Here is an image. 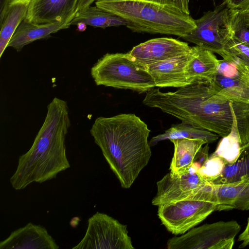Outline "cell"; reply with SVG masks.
<instances>
[{
	"label": "cell",
	"mask_w": 249,
	"mask_h": 249,
	"mask_svg": "<svg viewBox=\"0 0 249 249\" xmlns=\"http://www.w3.org/2000/svg\"><path fill=\"white\" fill-rule=\"evenodd\" d=\"M212 84L217 93L229 101L249 103V75L231 61L219 60Z\"/></svg>",
	"instance_id": "cell-11"
},
{
	"label": "cell",
	"mask_w": 249,
	"mask_h": 249,
	"mask_svg": "<svg viewBox=\"0 0 249 249\" xmlns=\"http://www.w3.org/2000/svg\"><path fill=\"white\" fill-rule=\"evenodd\" d=\"M233 37L249 45V27L243 15L237 10L233 23Z\"/></svg>",
	"instance_id": "cell-28"
},
{
	"label": "cell",
	"mask_w": 249,
	"mask_h": 249,
	"mask_svg": "<svg viewBox=\"0 0 249 249\" xmlns=\"http://www.w3.org/2000/svg\"><path fill=\"white\" fill-rule=\"evenodd\" d=\"M14 0H0V21L2 20L6 11Z\"/></svg>",
	"instance_id": "cell-33"
},
{
	"label": "cell",
	"mask_w": 249,
	"mask_h": 249,
	"mask_svg": "<svg viewBox=\"0 0 249 249\" xmlns=\"http://www.w3.org/2000/svg\"><path fill=\"white\" fill-rule=\"evenodd\" d=\"M79 0H30L25 20L35 24L71 22Z\"/></svg>",
	"instance_id": "cell-13"
},
{
	"label": "cell",
	"mask_w": 249,
	"mask_h": 249,
	"mask_svg": "<svg viewBox=\"0 0 249 249\" xmlns=\"http://www.w3.org/2000/svg\"><path fill=\"white\" fill-rule=\"evenodd\" d=\"M97 86L147 92L156 87L146 67L127 53H107L90 69Z\"/></svg>",
	"instance_id": "cell-5"
},
{
	"label": "cell",
	"mask_w": 249,
	"mask_h": 249,
	"mask_svg": "<svg viewBox=\"0 0 249 249\" xmlns=\"http://www.w3.org/2000/svg\"><path fill=\"white\" fill-rule=\"evenodd\" d=\"M217 206L216 211L249 210V178L228 184H213Z\"/></svg>",
	"instance_id": "cell-16"
},
{
	"label": "cell",
	"mask_w": 249,
	"mask_h": 249,
	"mask_svg": "<svg viewBox=\"0 0 249 249\" xmlns=\"http://www.w3.org/2000/svg\"><path fill=\"white\" fill-rule=\"evenodd\" d=\"M219 136L207 130L181 122L180 124H172L164 133L153 137L149 144L150 146H153L160 141L175 139H200L209 144L215 142Z\"/></svg>",
	"instance_id": "cell-22"
},
{
	"label": "cell",
	"mask_w": 249,
	"mask_h": 249,
	"mask_svg": "<svg viewBox=\"0 0 249 249\" xmlns=\"http://www.w3.org/2000/svg\"><path fill=\"white\" fill-rule=\"evenodd\" d=\"M191 47L186 42L171 37L151 39L134 46L127 53L146 66L189 53Z\"/></svg>",
	"instance_id": "cell-12"
},
{
	"label": "cell",
	"mask_w": 249,
	"mask_h": 249,
	"mask_svg": "<svg viewBox=\"0 0 249 249\" xmlns=\"http://www.w3.org/2000/svg\"><path fill=\"white\" fill-rule=\"evenodd\" d=\"M70 126L67 102L53 98L47 106L44 121L32 145L19 156L17 168L10 178L14 189L22 190L33 183L55 178L70 167L65 144Z\"/></svg>",
	"instance_id": "cell-2"
},
{
	"label": "cell",
	"mask_w": 249,
	"mask_h": 249,
	"mask_svg": "<svg viewBox=\"0 0 249 249\" xmlns=\"http://www.w3.org/2000/svg\"><path fill=\"white\" fill-rule=\"evenodd\" d=\"M231 111L233 123L231 131L228 135L222 137L215 151L212 154L222 158L226 164H232L237 160L241 154L242 147L235 115L232 109Z\"/></svg>",
	"instance_id": "cell-24"
},
{
	"label": "cell",
	"mask_w": 249,
	"mask_h": 249,
	"mask_svg": "<svg viewBox=\"0 0 249 249\" xmlns=\"http://www.w3.org/2000/svg\"><path fill=\"white\" fill-rule=\"evenodd\" d=\"M96 0H79L77 8V12L91 5L93 2H95Z\"/></svg>",
	"instance_id": "cell-34"
},
{
	"label": "cell",
	"mask_w": 249,
	"mask_h": 249,
	"mask_svg": "<svg viewBox=\"0 0 249 249\" xmlns=\"http://www.w3.org/2000/svg\"><path fill=\"white\" fill-rule=\"evenodd\" d=\"M242 146L249 143V103L231 101Z\"/></svg>",
	"instance_id": "cell-26"
},
{
	"label": "cell",
	"mask_w": 249,
	"mask_h": 249,
	"mask_svg": "<svg viewBox=\"0 0 249 249\" xmlns=\"http://www.w3.org/2000/svg\"><path fill=\"white\" fill-rule=\"evenodd\" d=\"M193 47V57L185 69L188 80L191 84L202 81L212 83L216 73L219 60L210 51L196 45Z\"/></svg>",
	"instance_id": "cell-18"
},
{
	"label": "cell",
	"mask_w": 249,
	"mask_h": 249,
	"mask_svg": "<svg viewBox=\"0 0 249 249\" xmlns=\"http://www.w3.org/2000/svg\"><path fill=\"white\" fill-rule=\"evenodd\" d=\"M238 11L243 15L246 22L249 27V7L244 10Z\"/></svg>",
	"instance_id": "cell-35"
},
{
	"label": "cell",
	"mask_w": 249,
	"mask_h": 249,
	"mask_svg": "<svg viewBox=\"0 0 249 249\" xmlns=\"http://www.w3.org/2000/svg\"><path fill=\"white\" fill-rule=\"evenodd\" d=\"M230 7L238 11L244 10L249 7V0H224Z\"/></svg>",
	"instance_id": "cell-31"
},
{
	"label": "cell",
	"mask_w": 249,
	"mask_h": 249,
	"mask_svg": "<svg viewBox=\"0 0 249 249\" xmlns=\"http://www.w3.org/2000/svg\"><path fill=\"white\" fill-rule=\"evenodd\" d=\"M249 178V144L242 147L237 160L232 164H226L221 175L212 183L222 184L239 182Z\"/></svg>",
	"instance_id": "cell-23"
},
{
	"label": "cell",
	"mask_w": 249,
	"mask_h": 249,
	"mask_svg": "<svg viewBox=\"0 0 249 249\" xmlns=\"http://www.w3.org/2000/svg\"><path fill=\"white\" fill-rule=\"evenodd\" d=\"M209 143H206L197 153L193 162H196L201 166L209 158Z\"/></svg>",
	"instance_id": "cell-30"
},
{
	"label": "cell",
	"mask_w": 249,
	"mask_h": 249,
	"mask_svg": "<svg viewBox=\"0 0 249 249\" xmlns=\"http://www.w3.org/2000/svg\"><path fill=\"white\" fill-rule=\"evenodd\" d=\"M58 249L55 240L44 227L31 222L14 230L0 242V249Z\"/></svg>",
	"instance_id": "cell-15"
},
{
	"label": "cell",
	"mask_w": 249,
	"mask_h": 249,
	"mask_svg": "<svg viewBox=\"0 0 249 249\" xmlns=\"http://www.w3.org/2000/svg\"><path fill=\"white\" fill-rule=\"evenodd\" d=\"M200 167L199 164L193 162L184 173L165 175L157 182V192L152 200V204L158 206L184 199L210 183L199 175L198 170Z\"/></svg>",
	"instance_id": "cell-10"
},
{
	"label": "cell",
	"mask_w": 249,
	"mask_h": 249,
	"mask_svg": "<svg viewBox=\"0 0 249 249\" xmlns=\"http://www.w3.org/2000/svg\"><path fill=\"white\" fill-rule=\"evenodd\" d=\"M30 0H14L9 6L4 17L0 21V57L21 22L25 19Z\"/></svg>",
	"instance_id": "cell-20"
},
{
	"label": "cell",
	"mask_w": 249,
	"mask_h": 249,
	"mask_svg": "<svg viewBox=\"0 0 249 249\" xmlns=\"http://www.w3.org/2000/svg\"><path fill=\"white\" fill-rule=\"evenodd\" d=\"M194 47L185 54L147 65L156 87L182 88L189 85L185 72V67L193 57Z\"/></svg>",
	"instance_id": "cell-14"
},
{
	"label": "cell",
	"mask_w": 249,
	"mask_h": 249,
	"mask_svg": "<svg viewBox=\"0 0 249 249\" xmlns=\"http://www.w3.org/2000/svg\"><path fill=\"white\" fill-rule=\"evenodd\" d=\"M150 130L134 114L96 119L90 133L121 186L130 188L151 156Z\"/></svg>",
	"instance_id": "cell-1"
},
{
	"label": "cell",
	"mask_w": 249,
	"mask_h": 249,
	"mask_svg": "<svg viewBox=\"0 0 249 249\" xmlns=\"http://www.w3.org/2000/svg\"><path fill=\"white\" fill-rule=\"evenodd\" d=\"M238 241L242 243L238 248H244L249 245V217L245 230L239 235Z\"/></svg>",
	"instance_id": "cell-32"
},
{
	"label": "cell",
	"mask_w": 249,
	"mask_h": 249,
	"mask_svg": "<svg viewBox=\"0 0 249 249\" xmlns=\"http://www.w3.org/2000/svg\"><path fill=\"white\" fill-rule=\"evenodd\" d=\"M76 26L77 27V30L78 31L83 32L86 30L87 25L80 23L77 24Z\"/></svg>",
	"instance_id": "cell-36"
},
{
	"label": "cell",
	"mask_w": 249,
	"mask_h": 249,
	"mask_svg": "<svg viewBox=\"0 0 249 249\" xmlns=\"http://www.w3.org/2000/svg\"><path fill=\"white\" fill-rule=\"evenodd\" d=\"M247 144H249V143H248ZM247 145V144H246Z\"/></svg>",
	"instance_id": "cell-37"
},
{
	"label": "cell",
	"mask_w": 249,
	"mask_h": 249,
	"mask_svg": "<svg viewBox=\"0 0 249 249\" xmlns=\"http://www.w3.org/2000/svg\"><path fill=\"white\" fill-rule=\"evenodd\" d=\"M213 184L210 183L188 197L158 206V216L167 230L183 234L216 210Z\"/></svg>",
	"instance_id": "cell-6"
},
{
	"label": "cell",
	"mask_w": 249,
	"mask_h": 249,
	"mask_svg": "<svg viewBox=\"0 0 249 249\" xmlns=\"http://www.w3.org/2000/svg\"><path fill=\"white\" fill-rule=\"evenodd\" d=\"M70 26L69 21L37 24L24 19L11 37L8 47H12L19 52L23 47L33 42L48 38L51 34L68 28Z\"/></svg>",
	"instance_id": "cell-17"
},
{
	"label": "cell",
	"mask_w": 249,
	"mask_h": 249,
	"mask_svg": "<svg viewBox=\"0 0 249 249\" xmlns=\"http://www.w3.org/2000/svg\"><path fill=\"white\" fill-rule=\"evenodd\" d=\"M174 145V153L170 166V173L179 175L187 172L206 142L200 139H175L170 140Z\"/></svg>",
	"instance_id": "cell-19"
},
{
	"label": "cell",
	"mask_w": 249,
	"mask_h": 249,
	"mask_svg": "<svg viewBox=\"0 0 249 249\" xmlns=\"http://www.w3.org/2000/svg\"><path fill=\"white\" fill-rule=\"evenodd\" d=\"M160 5L176 8L183 13L190 15L189 0H144Z\"/></svg>",
	"instance_id": "cell-29"
},
{
	"label": "cell",
	"mask_w": 249,
	"mask_h": 249,
	"mask_svg": "<svg viewBox=\"0 0 249 249\" xmlns=\"http://www.w3.org/2000/svg\"><path fill=\"white\" fill-rule=\"evenodd\" d=\"M237 12L223 1L195 19L196 28L181 38L221 56L233 37V23Z\"/></svg>",
	"instance_id": "cell-7"
},
{
	"label": "cell",
	"mask_w": 249,
	"mask_h": 249,
	"mask_svg": "<svg viewBox=\"0 0 249 249\" xmlns=\"http://www.w3.org/2000/svg\"><path fill=\"white\" fill-rule=\"evenodd\" d=\"M226 164L222 158L211 154L198 172L205 180L212 183L221 175Z\"/></svg>",
	"instance_id": "cell-27"
},
{
	"label": "cell",
	"mask_w": 249,
	"mask_h": 249,
	"mask_svg": "<svg viewBox=\"0 0 249 249\" xmlns=\"http://www.w3.org/2000/svg\"><path fill=\"white\" fill-rule=\"evenodd\" d=\"M241 230L235 220L205 224L190 229L179 237L170 238L168 249H231Z\"/></svg>",
	"instance_id": "cell-8"
},
{
	"label": "cell",
	"mask_w": 249,
	"mask_h": 249,
	"mask_svg": "<svg viewBox=\"0 0 249 249\" xmlns=\"http://www.w3.org/2000/svg\"><path fill=\"white\" fill-rule=\"evenodd\" d=\"M221 56L234 63L249 75V45L233 37L226 46Z\"/></svg>",
	"instance_id": "cell-25"
},
{
	"label": "cell",
	"mask_w": 249,
	"mask_h": 249,
	"mask_svg": "<svg viewBox=\"0 0 249 249\" xmlns=\"http://www.w3.org/2000/svg\"><path fill=\"white\" fill-rule=\"evenodd\" d=\"M231 101L216 93L212 83L197 82L174 92L154 88L142 103L158 108L181 122L224 137L231 131L233 116Z\"/></svg>",
	"instance_id": "cell-3"
},
{
	"label": "cell",
	"mask_w": 249,
	"mask_h": 249,
	"mask_svg": "<svg viewBox=\"0 0 249 249\" xmlns=\"http://www.w3.org/2000/svg\"><path fill=\"white\" fill-rule=\"evenodd\" d=\"M84 24L94 27L106 28L126 26L127 21L121 17L95 6L89 5L77 12L70 22L71 25Z\"/></svg>",
	"instance_id": "cell-21"
},
{
	"label": "cell",
	"mask_w": 249,
	"mask_h": 249,
	"mask_svg": "<svg viewBox=\"0 0 249 249\" xmlns=\"http://www.w3.org/2000/svg\"><path fill=\"white\" fill-rule=\"evenodd\" d=\"M73 249H134L127 226L97 212L88 220L85 234Z\"/></svg>",
	"instance_id": "cell-9"
},
{
	"label": "cell",
	"mask_w": 249,
	"mask_h": 249,
	"mask_svg": "<svg viewBox=\"0 0 249 249\" xmlns=\"http://www.w3.org/2000/svg\"><path fill=\"white\" fill-rule=\"evenodd\" d=\"M95 5L126 20V27L138 33L181 37L196 27L190 15L174 8L144 0H97Z\"/></svg>",
	"instance_id": "cell-4"
}]
</instances>
